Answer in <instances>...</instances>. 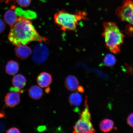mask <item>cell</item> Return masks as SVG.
I'll return each mask as SVG.
<instances>
[{"instance_id": "6da1fadb", "label": "cell", "mask_w": 133, "mask_h": 133, "mask_svg": "<svg viewBox=\"0 0 133 133\" xmlns=\"http://www.w3.org/2000/svg\"><path fill=\"white\" fill-rule=\"evenodd\" d=\"M8 38L10 42L16 46L28 44L33 41L41 42L48 41L38 33L30 21L21 16L18 17L16 23L11 28Z\"/></svg>"}, {"instance_id": "7a4b0ae2", "label": "cell", "mask_w": 133, "mask_h": 133, "mask_svg": "<svg viewBox=\"0 0 133 133\" xmlns=\"http://www.w3.org/2000/svg\"><path fill=\"white\" fill-rule=\"evenodd\" d=\"M104 37L106 47L111 52L117 54L120 52L121 47L124 42V35L121 32L115 23H104Z\"/></svg>"}, {"instance_id": "3957f363", "label": "cell", "mask_w": 133, "mask_h": 133, "mask_svg": "<svg viewBox=\"0 0 133 133\" xmlns=\"http://www.w3.org/2000/svg\"><path fill=\"white\" fill-rule=\"evenodd\" d=\"M87 13L83 11H79L72 14L62 10L55 14L54 20L56 25L65 32L75 30L80 21L87 19Z\"/></svg>"}, {"instance_id": "277c9868", "label": "cell", "mask_w": 133, "mask_h": 133, "mask_svg": "<svg viewBox=\"0 0 133 133\" xmlns=\"http://www.w3.org/2000/svg\"><path fill=\"white\" fill-rule=\"evenodd\" d=\"M85 108L81 112L79 120L74 127V133H93L96 132L91 122V115L89 112L87 99L85 101Z\"/></svg>"}, {"instance_id": "5b68a950", "label": "cell", "mask_w": 133, "mask_h": 133, "mask_svg": "<svg viewBox=\"0 0 133 133\" xmlns=\"http://www.w3.org/2000/svg\"><path fill=\"white\" fill-rule=\"evenodd\" d=\"M116 13L121 21L133 25V1L124 0L123 4L116 9Z\"/></svg>"}, {"instance_id": "8992f818", "label": "cell", "mask_w": 133, "mask_h": 133, "mask_svg": "<svg viewBox=\"0 0 133 133\" xmlns=\"http://www.w3.org/2000/svg\"><path fill=\"white\" fill-rule=\"evenodd\" d=\"M49 55V50L47 46L43 43H38L34 48L32 60L36 64H41L45 62Z\"/></svg>"}, {"instance_id": "52a82bcc", "label": "cell", "mask_w": 133, "mask_h": 133, "mask_svg": "<svg viewBox=\"0 0 133 133\" xmlns=\"http://www.w3.org/2000/svg\"><path fill=\"white\" fill-rule=\"evenodd\" d=\"M20 93L19 92L11 91L8 92L5 96V104L8 107L14 108L19 103L21 98Z\"/></svg>"}, {"instance_id": "ba28073f", "label": "cell", "mask_w": 133, "mask_h": 133, "mask_svg": "<svg viewBox=\"0 0 133 133\" xmlns=\"http://www.w3.org/2000/svg\"><path fill=\"white\" fill-rule=\"evenodd\" d=\"M15 51L16 56L23 60L27 59L32 53L30 48L25 45L17 46Z\"/></svg>"}, {"instance_id": "9c48e42d", "label": "cell", "mask_w": 133, "mask_h": 133, "mask_svg": "<svg viewBox=\"0 0 133 133\" xmlns=\"http://www.w3.org/2000/svg\"><path fill=\"white\" fill-rule=\"evenodd\" d=\"M16 6H11L10 9L8 10L5 13L4 15L5 21L11 28L14 25L17 20L18 17L14 10Z\"/></svg>"}, {"instance_id": "30bf717a", "label": "cell", "mask_w": 133, "mask_h": 133, "mask_svg": "<svg viewBox=\"0 0 133 133\" xmlns=\"http://www.w3.org/2000/svg\"><path fill=\"white\" fill-rule=\"evenodd\" d=\"M37 83L42 88L47 87L52 82V78L50 74L46 72H42L38 76Z\"/></svg>"}, {"instance_id": "8fae6325", "label": "cell", "mask_w": 133, "mask_h": 133, "mask_svg": "<svg viewBox=\"0 0 133 133\" xmlns=\"http://www.w3.org/2000/svg\"><path fill=\"white\" fill-rule=\"evenodd\" d=\"M65 85L68 90L75 91L79 86V82L77 78L72 75H70L66 77L65 81Z\"/></svg>"}, {"instance_id": "7c38bea8", "label": "cell", "mask_w": 133, "mask_h": 133, "mask_svg": "<svg viewBox=\"0 0 133 133\" xmlns=\"http://www.w3.org/2000/svg\"><path fill=\"white\" fill-rule=\"evenodd\" d=\"M12 82L14 87L20 89H22L25 86L26 79L23 75L18 74L16 75L13 77Z\"/></svg>"}, {"instance_id": "4fadbf2b", "label": "cell", "mask_w": 133, "mask_h": 133, "mask_svg": "<svg viewBox=\"0 0 133 133\" xmlns=\"http://www.w3.org/2000/svg\"><path fill=\"white\" fill-rule=\"evenodd\" d=\"M28 94L31 99L38 100L41 99L43 95V91L39 86L34 85L31 86L28 90Z\"/></svg>"}, {"instance_id": "5bb4252c", "label": "cell", "mask_w": 133, "mask_h": 133, "mask_svg": "<svg viewBox=\"0 0 133 133\" xmlns=\"http://www.w3.org/2000/svg\"><path fill=\"white\" fill-rule=\"evenodd\" d=\"M15 11L17 15L26 19H34L37 17V15L35 12L30 10L24 11L21 8H16L15 9Z\"/></svg>"}, {"instance_id": "9a60e30c", "label": "cell", "mask_w": 133, "mask_h": 133, "mask_svg": "<svg viewBox=\"0 0 133 133\" xmlns=\"http://www.w3.org/2000/svg\"><path fill=\"white\" fill-rule=\"evenodd\" d=\"M114 121L112 119H104L100 123L99 128L103 132H109L114 128Z\"/></svg>"}, {"instance_id": "2e32d148", "label": "cell", "mask_w": 133, "mask_h": 133, "mask_svg": "<svg viewBox=\"0 0 133 133\" xmlns=\"http://www.w3.org/2000/svg\"><path fill=\"white\" fill-rule=\"evenodd\" d=\"M19 69V63L14 61H8L6 66V72L7 74L10 75H15L17 74Z\"/></svg>"}, {"instance_id": "e0dca14e", "label": "cell", "mask_w": 133, "mask_h": 133, "mask_svg": "<svg viewBox=\"0 0 133 133\" xmlns=\"http://www.w3.org/2000/svg\"><path fill=\"white\" fill-rule=\"evenodd\" d=\"M70 104L74 106H79L82 101V98L81 95L78 93H74L70 94L69 99Z\"/></svg>"}, {"instance_id": "ac0fdd59", "label": "cell", "mask_w": 133, "mask_h": 133, "mask_svg": "<svg viewBox=\"0 0 133 133\" xmlns=\"http://www.w3.org/2000/svg\"><path fill=\"white\" fill-rule=\"evenodd\" d=\"M116 59L115 56L111 54H107L105 56L104 63L106 66H112L116 64Z\"/></svg>"}, {"instance_id": "d6986e66", "label": "cell", "mask_w": 133, "mask_h": 133, "mask_svg": "<svg viewBox=\"0 0 133 133\" xmlns=\"http://www.w3.org/2000/svg\"><path fill=\"white\" fill-rule=\"evenodd\" d=\"M17 2L23 7H26L31 4V0H16Z\"/></svg>"}, {"instance_id": "ffe728a7", "label": "cell", "mask_w": 133, "mask_h": 133, "mask_svg": "<svg viewBox=\"0 0 133 133\" xmlns=\"http://www.w3.org/2000/svg\"><path fill=\"white\" fill-rule=\"evenodd\" d=\"M127 122L129 126L133 128V113H131L128 116Z\"/></svg>"}, {"instance_id": "44dd1931", "label": "cell", "mask_w": 133, "mask_h": 133, "mask_svg": "<svg viewBox=\"0 0 133 133\" xmlns=\"http://www.w3.org/2000/svg\"><path fill=\"white\" fill-rule=\"evenodd\" d=\"M7 133H21L20 131L17 128L13 127L8 129L6 131Z\"/></svg>"}, {"instance_id": "7402d4cb", "label": "cell", "mask_w": 133, "mask_h": 133, "mask_svg": "<svg viewBox=\"0 0 133 133\" xmlns=\"http://www.w3.org/2000/svg\"><path fill=\"white\" fill-rule=\"evenodd\" d=\"M5 28V25L2 19H0V33L2 32Z\"/></svg>"}, {"instance_id": "603a6c76", "label": "cell", "mask_w": 133, "mask_h": 133, "mask_svg": "<svg viewBox=\"0 0 133 133\" xmlns=\"http://www.w3.org/2000/svg\"><path fill=\"white\" fill-rule=\"evenodd\" d=\"M10 90L11 91H14V92H19L20 93L23 92L22 89H20L15 87H12L10 88Z\"/></svg>"}, {"instance_id": "cb8c5ba5", "label": "cell", "mask_w": 133, "mask_h": 133, "mask_svg": "<svg viewBox=\"0 0 133 133\" xmlns=\"http://www.w3.org/2000/svg\"><path fill=\"white\" fill-rule=\"evenodd\" d=\"M77 89H78V91L79 92L81 93H84V87H82V86H79Z\"/></svg>"}, {"instance_id": "d4e9b609", "label": "cell", "mask_w": 133, "mask_h": 133, "mask_svg": "<svg viewBox=\"0 0 133 133\" xmlns=\"http://www.w3.org/2000/svg\"><path fill=\"white\" fill-rule=\"evenodd\" d=\"M45 129V128L44 126H39V127L38 128V130L39 131V132H41V131L44 130Z\"/></svg>"}, {"instance_id": "484cf974", "label": "cell", "mask_w": 133, "mask_h": 133, "mask_svg": "<svg viewBox=\"0 0 133 133\" xmlns=\"http://www.w3.org/2000/svg\"><path fill=\"white\" fill-rule=\"evenodd\" d=\"M5 117L4 113L3 112H0V119Z\"/></svg>"}, {"instance_id": "4316f807", "label": "cell", "mask_w": 133, "mask_h": 133, "mask_svg": "<svg viewBox=\"0 0 133 133\" xmlns=\"http://www.w3.org/2000/svg\"><path fill=\"white\" fill-rule=\"evenodd\" d=\"M50 91V87H48L45 89V91L46 93L49 94Z\"/></svg>"}, {"instance_id": "83f0119b", "label": "cell", "mask_w": 133, "mask_h": 133, "mask_svg": "<svg viewBox=\"0 0 133 133\" xmlns=\"http://www.w3.org/2000/svg\"><path fill=\"white\" fill-rule=\"evenodd\" d=\"M14 0H6V3H8L10 2L14 1Z\"/></svg>"}, {"instance_id": "f1b7e54d", "label": "cell", "mask_w": 133, "mask_h": 133, "mask_svg": "<svg viewBox=\"0 0 133 133\" xmlns=\"http://www.w3.org/2000/svg\"><path fill=\"white\" fill-rule=\"evenodd\" d=\"M40 1H44V0H40Z\"/></svg>"}, {"instance_id": "f546056e", "label": "cell", "mask_w": 133, "mask_h": 133, "mask_svg": "<svg viewBox=\"0 0 133 133\" xmlns=\"http://www.w3.org/2000/svg\"><path fill=\"white\" fill-rule=\"evenodd\" d=\"M132 1H133V0H132Z\"/></svg>"}]
</instances>
